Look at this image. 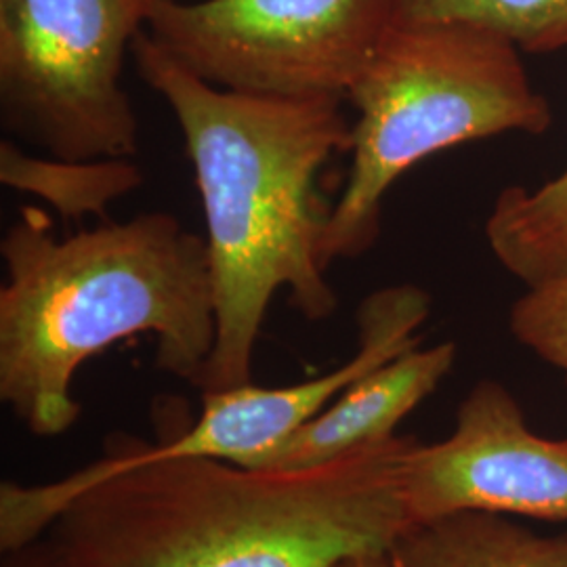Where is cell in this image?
<instances>
[{"mask_svg": "<svg viewBox=\"0 0 567 567\" xmlns=\"http://www.w3.org/2000/svg\"><path fill=\"white\" fill-rule=\"evenodd\" d=\"M412 446L393 435L305 468L103 456L60 482H2L0 548L51 532L74 567H332L389 553L414 526Z\"/></svg>", "mask_w": 567, "mask_h": 567, "instance_id": "cell-1", "label": "cell"}, {"mask_svg": "<svg viewBox=\"0 0 567 567\" xmlns=\"http://www.w3.org/2000/svg\"><path fill=\"white\" fill-rule=\"evenodd\" d=\"M142 81L179 122L206 219L217 339L203 391L250 383L255 344L274 295L326 320L337 292L322 243L332 206L320 173L351 145L341 100H271L225 91L166 53L150 32L133 41Z\"/></svg>", "mask_w": 567, "mask_h": 567, "instance_id": "cell-2", "label": "cell"}, {"mask_svg": "<svg viewBox=\"0 0 567 567\" xmlns=\"http://www.w3.org/2000/svg\"><path fill=\"white\" fill-rule=\"evenodd\" d=\"M23 208L0 243V400L39 437L81 419L72 383L103 349L156 341L164 372L203 386L217 339L206 240L163 210L55 238Z\"/></svg>", "mask_w": 567, "mask_h": 567, "instance_id": "cell-3", "label": "cell"}, {"mask_svg": "<svg viewBox=\"0 0 567 567\" xmlns=\"http://www.w3.org/2000/svg\"><path fill=\"white\" fill-rule=\"evenodd\" d=\"M347 102L358 121L349 177L326 225V267L372 248L386 192L421 161L463 143L553 126L550 103L534 89L519 49L458 23H391Z\"/></svg>", "mask_w": 567, "mask_h": 567, "instance_id": "cell-4", "label": "cell"}, {"mask_svg": "<svg viewBox=\"0 0 567 567\" xmlns=\"http://www.w3.org/2000/svg\"><path fill=\"white\" fill-rule=\"evenodd\" d=\"M154 0H0V121L63 161H131L122 63Z\"/></svg>", "mask_w": 567, "mask_h": 567, "instance_id": "cell-5", "label": "cell"}, {"mask_svg": "<svg viewBox=\"0 0 567 567\" xmlns=\"http://www.w3.org/2000/svg\"><path fill=\"white\" fill-rule=\"evenodd\" d=\"M391 23V0H154L145 25L225 91L347 102Z\"/></svg>", "mask_w": 567, "mask_h": 567, "instance_id": "cell-6", "label": "cell"}, {"mask_svg": "<svg viewBox=\"0 0 567 567\" xmlns=\"http://www.w3.org/2000/svg\"><path fill=\"white\" fill-rule=\"evenodd\" d=\"M414 524L461 511L567 522V440L534 433L507 386L480 381L444 442L405 458Z\"/></svg>", "mask_w": 567, "mask_h": 567, "instance_id": "cell-7", "label": "cell"}, {"mask_svg": "<svg viewBox=\"0 0 567 567\" xmlns=\"http://www.w3.org/2000/svg\"><path fill=\"white\" fill-rule=\"evenodd\" d=\"M429 313L431 297L414 284L377 290L358 309V351L344 364L297 385L269 389L246 383L203 391V412L187 431L158 444H124L105 456L118 463L219 458L248 465L282 444L370 370L416 347L414 332L425 324Z\"/></svg>", "mask_w": 567, "mask_h": 567, "instance_id": "cell-8", "label": "cell"}, {"mask_svg": "<svg viewBox=\"0 0 567 567\" xmlns=\"http://www.w3.org/2000/svg\"><path fill=\"white\" fill-rule=\"evenodd\" d=\"M456 344L412 347L370 370L326 405L320 414L290 433L248 466L305 468L334 461L351 450L395 435L405 416L446 379Z\"/></svg>", "mask_w": 567, "mask_h": 567, "instance_id": "cell-9", "label": "cell"}, {"mask_svg": "<svg viewBox=\"0 0 567 567\" xmlns=\"http://www.w3.org/2000/svg\"><path fill=\"white\" fill-rule=\"evenodd\" d=\"M391 555L400 567H567V534L540 536L498 513L461 511L408 527Z\"/></svg>", "mask_w": 567, "mask_h": 567, "instance_id": "cell-10", "label": "cell"}, {"mask_svg": "<svg viewBox=\"0 0 567 567\" xmlns=\"http://www.w3.org/2000/svg\"><path fill=\"white\" fill-rule=\"evenodd\" d=\"M489 250L517 280L534 286L567 267V166L547 183L498 194L486 221Z\"/></svg>", "mask_w": 567, "mask_h": 567, "instance_id": "cell-11", "label": "cell"}, {"mask_svg": "<svg viewBox=\"0 0 567 567\" xmlns=\"http://www.w3.org/2000/svg\"><path fill=\"white\" fill-rule=\"evenodd\" d=\"M0 182L41 196L68 219H79L84 215H103L107 204L140 187L143 175L128 161L37 158L13 142H2Z\"/></svg>", "mask_w": 567, "mask_h": 567, "instance_id": "cell-12", "label": "cell"}, {"mask_svg": "<svg viewBox=\"0 0 567 567\" xmlns=\"http://www.w3.org/2000/svg\"><path fill=\"white\" fill-rule=\"evenodd\" d=\"M393 23H458L487 30L519 51L567 49V0H391Z\"/></svg>", "mask_w": 567, "mask_h": 567, "instance_id": "cell-13", "label": "cell"}, {"mask_svg": "<svg viewBox=\"0 0 567 567\" xmlns=\"http://www.w3.org/2000/svg\"><path fill=\"white\" fill-rule=\"evenodd\" d=\"M511 332L543 362L567 377V267L527 286L511 309Z\"/></svg>", "mask_w": 567, "mask_h": 567, "instance_id": "cell-14", "label": "cell"}, {"mask_svg": "<svg viewBox=\"0 0 567 567\" xmlns=\"http://www.w3.org/2000/svg\"><path fill=\"white\" fill-rule=\"evenodd\" d=\"M332 567H400V564L395 561V557L389 550V553H370V555L347 557Z\"/></svg>", "mask_w": 567, "mask_h": 567, "instance_id": "cell-15", "label": "cell"}, {"mask_svg": "<svg viewBox=\"0 0 567 567\" xmlns=\"http://www.w3.org/2000/svg\"><path fill=\"white\" fill-rule=\"evenodd\" d=\"M16 567V566H11ZM18 567H74L70 566L63 557H61L60 553L55 550V548L51 547V550H47L44 553V557H32L28 564H25V559L21 561Z\"/></svg>", "mask_w": 567, "mask_h": 567, "instance_id": "cell-16", "label": "cell"}]
</instances>
